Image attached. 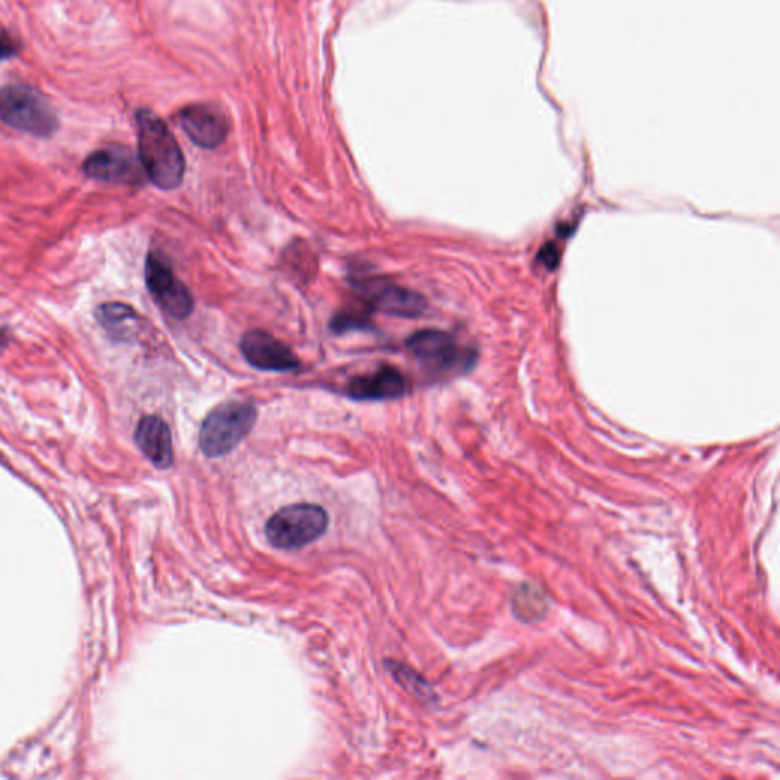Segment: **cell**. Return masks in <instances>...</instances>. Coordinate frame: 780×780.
Returning <instances> with one entry per match:
<instances>
[{"mask_svg":"<svg viewBox=\"0 0 780 780\" xmlns=\"http://www.w3.org/2000/svg\"><path fill=\"white\" fill-rule=\"evenodd\" d=\"M97 318L109 336L120 342L138 341L146 329L138 311L123 302L104 304L98 308Z\"/></svg>","mask_w":780,"mask_h":780,"instance_id":"obj_13","label":"cell"},{"mask_svg":"<svg viewBox=\"0 0 780 780\" xmlns=\"http://www.w3.org/2000/svg\"><path fill=\"white\" fill-rule=\"evenodd\" d=\"M239 351L250 367L262 372H292L300 368L290 346L264 330L247 331L239 341Z\"/></svg>","mask_w":780,"mask_h":780,"instance_id":"obj_9","label":"cell"},{"mask_svg":"<svg viewBox=\"0 0 780 780\" xmlns=\"http://www.w3.org/2000/svg\"><path fill=\"white\" fill-rule=\"evenodd\" d=\"M406 348L435 374L468 371L475 361L473 349L463 348L451 334L439 330L418 331L407 338Z\"/></svg>","mask_w":780,"mask_h":780,"instance_id":"obj_5","label":"cell"},{"mask_svg":"<svg viewBox=\"0 0 780 780\" xmlns=\"http://www.w3.org/2000/svg\"><path fill=\"white\" fill-rule=\"evenodd\" d=\"M409 382L397 368L383 367L368 375L352 379L346 386V395L354 401H392L406 397Z\"/></svg>","mask_w":780,"mask_h":780,"instance_id":"obj_10","label":"cell"},{"mask_svg":"<svg viewBox=\"0 0 780 780\" xmlns=\"http://www.w3.org/2000/svg\"><path fill=\"white\" fill-rule=\"evenodd\" d=\"M87 177L106 184L139 185L144 169L139 158L127 147L113 146L95 151L83 163Z\"/></svg>","mask_w":780,"mask_h":780,"instance_id":"obj_8","label":"cell"},{"mask_svg":"<svg viewBox=\"0 0 780 780\" xmlns=\"http://www.w3.org/2000/svg\"><path fill=\"white\" fill-rule=\"evenodd\" d=\"M511 604L517 618L524 622H535V620L542 619L549 608L542 590L532 584H521L513 592Z\"/></svg>","mask_w":780,"mask_h":780,"instance_id":"obj_14","label":"cell"},{"mask_svg":"<svg viewBox=\"0 0 780 780\" xmlns=\"http://www.w3.org/2000/svg\"><path fill=\"white\" fill-rule=\"evenodd\" d=\"M0 121L14 131L37 138H49L60 127L54 109L44 95L28 86H5L0 89Z\"/></svg>","mask_w":780,"mask_h":780,"instance_id":"obj_3","label":"cell"},{"mask_svg":"<svg viewBox=\"0 0 780 780\" xmlns=\"http://www.w3.org/2000/svg\"><path fill=\"white\" fill-rule=\"evenodd\" d=\"M329 523V512L322 506L296 504L270 517L265 535L277 549H300L325 534Z\"/></svg>","mask_w":780,"mask_h":780,"instance_id":"obj_4","label":"cell"},{"mask_svg":"<svg viewBox=\"0 0 780 780\" xmlns=\"http://www.w3.org/2000/svg\"><path fill=\"white\" fill-rule=\"evenodd\" d=\"M18 52H21V44H18L16 37L0 29V62L13 59Z\"/></svg>","mask_w":780,"mask_h":780,"instance_id":"obj_16","label":"cell"},{"mask_svg":"<svg viewBox=\"0 0 780 780\" xmlns=\"http://www.w3.org/2000/svg\"><path fill=\"white\" fill-rule=\"evenodd\" d=\"M146 283L156 304L171 318L182 321L193 314L196 307L193 293L174 275L173 268L161 253H148Z\"/></svg>","mask_w":780,"mask_h":780,"instance_id":"obj_7","label":"cell"},{"mask_svg":"<svg viewBox=\"0 0 780 780\" xmlns=\"http://www.w3.org/2000/svg\"><path fill=\"white\" fill-rule=\"evenodd\" d=\"M135 441L143 455L159 470H166L173 463V437L169 424L161 417H144L136 428Z\"/></svg>","mask_w":780,"mask_h":780,"instance_id":"obj_12","label":"cell"},{"mask_svg":"<svg viewBox=\"0 0 780 780\" xmlns=\"http://www.w3.org/2000/svg\"><path fill=\"white\" fill-rule=\"evenodd\" d=\"M330 330L334 334H338V336L351 333V331L371 330V318H369L367 311H342V313L331 319Z\"/></svg>","mask_w":780,"mask_h":780,"instance_id":"obj_15","label":"cell"},{"mask_svg":"<svg viewBox=\"0 0 780 780\" xmlns=\"http://www.w3.org/2000/svg\"><path fill=\"white\" fill-rule=\"evenodd\" d=\"M352 285L368 307L380 313L414 319L428 310V300L420 293L387 283L382 277H357Z\"/></svg>","mask_w":780,"mask_h":780,"instance_id":"obj_6","label":"cell"},{"mask_svg":"<svg viewBox=\"0 0 780 780\" xmlns=\"http://www.w3.org/2000/svg\"><path fill=\"white\" fill-rule=\"evenodd\" d=\"M258 407L250 401H227L214 407L200 428V450L207 458L230 455L252 432Z\"/></svg>","mask_w":780,"mask_h":780,"instance_id":"obj_2","label":"cell"},{"mask_svg":"<svg viewBox=\"0 0 780 780\" xmlns=\"http://www.w3.org/2000/svg\"><path fill=\"white\" fill-rule=\"evenodd\" d=\"M139 161L144 173L154 186L171 191L185 177V158L169 125L148 109L136 113Z\"/></svg>","mask_w":780,"mask_h":780,"instance_id":"obj_1","label":"cell"},{"mask_svg":"<svg viewBox=\"0 0 780 780\" xmlns=\"http://www.w3.org/2000/svg\"><path fill=\"white\" fill-rule=\"evenodd\" d=\"M182 128L196 146L216 148L222 146L230 133V124L223 112L214 106L194 104L182 110L178 115Z\"/></svg>","mask_w":780,"mask_h":780,"instance_id":"obj_11","label":"cell"}]
</instances>
